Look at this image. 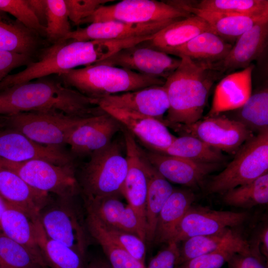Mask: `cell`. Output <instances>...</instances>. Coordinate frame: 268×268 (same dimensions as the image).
<instances>
[{"instance_id": "cell-3", "label": "cell", "mask_w": 268, "mask_h": 268, "mask_svg": "<svg viewBox=\"0 0 268 268\" xmlns=\"http://www.w3.org/2000/svg\"><path fill=\"white\" fill-rule=\"evenodd\" d=\"M120 49V43L115 40H61L45 50L37 61L30 63L21 71L6 76L0 82V92L15 85L100 62Z\"/></svg>"}, {"instance_id": "cell-39", "label": "cell", "mask_w": 268, "mask_h": 268, "mask_svg": "<svg viewBox=\"0 0 268 268\" xmlns=\"http://www.w3.org/2000/svg\"><path fill=\"white\" fill-rule=\"evenodd\" d=\"M187 1L191 6L204 10L248 15H268L267 0H201L195 4Z\"/></svg>"}, {"instance_id": "cell-50", "label": "cell", "mask_w": 268, "mask_h": 268, "mask_svg": "<svg viewBox=\"0 0 268 268\" xmlns=\"http://www.w3.org/2000/svg\"><path fill=\"white\" fill-rule=\"evenodd\" d=\"M86 268H112V267L108 262L102 260H96L86 265Z\"/></svg>"}, {"instance_id": "cell-43", "label": "cell", "mask_w": 268, "mask_h": 268, "mask_svg": "<svg viewBox=\"0 0 268 268\" xmlns=\"http://www.w3.org/2000/svg\"><path fill=\"white\" fill-rule=\"evenodd\" d=\"M0 10L12 15L28 28L45 35L46 28L34 15L26 0H0Z\"/></svg>"}, {"instance_id": "cell-54", "label": "cell", "mask_w": 268, "mask_h": 268, "mask_svg": "<svg viewBox=\"0 0 268 268\" xmlns=\"http://www.w3.org/2000/svg\"><path fill=\"white\" fill-rule=\"evenodd\" d=\"M0 268H1L0 267Z\"/></svg>"}, {"instance_id": "cell-8", "label": "cell", "mask_w": 268, "mask_h": 268, "mask_svg": "<svg viewBox=\"0 0 268 268\" xmlns=\"http://www.w3.org/2000/svg\"><path fill=\"white\" fill-rule=\"evenodd\" d=\"M1 118L6 129L17 131L36 143L61 147L85 117L57 111H33L2 115Z\"/></svg>"}, {"instance_id": "cell-16", "label": "cell", "mask_w": 268, "mask_h": 268, "mask_svg": "<svg viewBox=\"0 0 268 268\" xmlns=\"http://www.w3.org/2000/svg\"><path fill=\"white\" fill-rule=\"evenodd\" d=\"M117 119L148 150L163 153L176 138L160 121L135 112L109 106H99Z\"/></svg>"}, {"instance_id": "cell-18", "label": "cell", "mask_w": 268, "mask_h": 268, "mask_svg": "<svg viewBox=\"0 0 268 268\" xmlns=\"http://www.w3.org/2000/svg\"><path fill=\"white\" fill-rule=\"evenodd\" d=\"M98 106L106 105L131 111L164 122L169 108L163 85L148 86L134 91L110 95L96 99Z\"/></svg>"}, {"instance_id": "cell-40", "label": "cell", "mask_w": 268, "mask_h": 268, "mask_svg": "<svg viewBox=\"0 0 268 268\" xmlns=\"http://www.w3.org/2000/svg\"><path fill=\"white\" fill-rule=\"evenodd\" d=\"M250 250L249 242L243 238L216 251L189 260L175 268H220L235 253H247Z\"/></svg>"}, {"instance_id": "cell-33", "label": "cell", "mask_w": 268, "mask_h": 268, "mask_svg": "<svg viewBox=\"0 0 268 268\" xmlns=\"http://www.w3.org/2000/svg\"><path fill=\"white\" fill-rule=\"evenodd\" d=\"M244 238L240 234L227 228L217 233L189 238L179 247L177 266L203 254L212 252Z\"/></svg>"}, {"instance_id": "cell-32", "label": "cell", "mask_w": 268, "mask_h": 268, "mask_svg": "<svg viewBox=\"0 0 268 268\" xmlns=\"http://www.w3.org/2000/svg\"><path fill=\"white\" fill-rule=\"evenodd\" d=\"M37 245L47 266L51 268H86L84 258L72 249L47 236L38 217L34 221Z\"/></svg>"}, {"instance_id": "cell-21", "label": "cell", "mask_w": 268, "mask_h": 268, "mask_svg": "<svg viewBox=\"0 0 268 268\" xmlns=\"http://www.w3.org/2000/svg\"><path fill=\"white\" fill-rule=\"evenodd\" d=\"M268 19L261 21L241 35L226 57L212 65L219 74L245 68L257 59L268 45Z\"/></svg>"}, {"instance_id": "cell-31", "label": "cell", "mask_w": 268, "mask_h": 268, "mask_svg": "<svg viewBox=\"0 0 268 268\" xmlns=\"http://www.w3.org/2000/svg\"><path fill=\"white\" fill-rule=\"evenodd\" d=\"M37 218L17 207L8 204L0 219V231L43 259L35 234L34 221Z\"/></svg>"}, {"instance_id": "cell-49", "label": "cell", "mask_w": 268, "mask_h": 268, "mask_svg": "<svg viewBox=\"0 0 268 268\" xmlns=\"http://www.w3.org/2000/svg\"><path fill=\"white\" fill-rule=\"evenodd\" d=\"M258 245L261 254L267 259L268 258V227L265 225L258 232L254 240Z\"/></svg>"}, {"instance_id": "cell-42", "label": "cell", "mask_w": 268, "mask_h": 268, "mask_svg": "<svg viewBox=\"0 0 268 268\" xmlns=\"http://www.w3.org/2000/svg\"><path fill=\"white\" fill-rule=\"evenodd\" d=\"M93 215L101 230L109 239L125 250L134 259L144 264L146 255L144 241L135 234L104 225Z\"/></svg>"}, {"instance_id": "cell-24", "label": "cell", "mask_w": 268, "mask_h": 268, "mask_svg": "<svg viewBox=\"0 0 268 268\" xmlns=\"http://www.w3.org/2000/svg\"><path fill=\"white\" fill-rule=\"evenodd\" d=\"M0 196L8 204L34 218L38 217L40 210L52 199L49 194L35 189L16 173L0 165Z\"/></svg>"}, {"instance_id": "cell-23", "label": "cell", "mask_w": 268, "mask_h": 268, "mask_svg": "<svg viewBox=\"0 0 268 268\" xmlns=\"http://www.w3.org/2000/svg\"><path fill=\"white\" fill-rule=\"evenodd\" d=\"M85 211L94 215L104 225L135 234L145 242V235L132 207L120 197L84 200Z\"/></svg>"}, {"instance_id": "cell-36", "label": "cell", "mask_w": 268, "mask_h": 268, "mask_svg": "<svg viewBox=\"0 0 268 268\" xmlns=\"http://www.w3.org/2000/svg\"><path fill=\"white\" fill-rule=\"evenodd\" d=\"M86 214L89 234L100 245L112 268H146L144 264L134 259L106 236L92 214L87 211Z\"/></svg>"}, {"instance_id": "cell-14", "label": "cell", "mask_w": 268, "mask_h": 268, "mask_svg": "<svg viewBox=\"0 0 268 268\" xmlns=\"http://www.w3.org/2000/svg\"><path fill=\"white\" fill-rule=\"evenodd\" d=\"M137 44L124 48L95 64L121 67L166 80L181 63L180 58Z\"/></svg>"}, {"instance_id": "cell-15", "label": "cell", "mask_w": 268, "mask_h": 268, "mask_svg": "<svg viewBox=\"0 0 268 268\" xmlns=\"http://www.w3.org/2000/svg\"><path fill=\"white\" fill-rule=\"evenodd\" d=\"M0 159L12 162L41 159L60 165L75 163L73 157L61 147L36 143L8 129L0 131Z\"/></svg>"}, {"instance_id": "cell-2", "label": "cell", "mask_w": 268, "mask_h": 268, "mask_svg": "<svg viewBox=\"0 0 268 268\" xmlns=\"http://www.w3.org/2000/svg\"><path fill=\"white\" fill-rule=\"evenodd\" d=\"M179 58L180 65L163 85L169 103L163 123L171 129L201 120L209 90L219 74L211 65Z\"/></svg>"}, {"instance_id": "cell-5", "label": "cell", "mask_w": 268, "mask_h": 268, "mask_svg": "<svg viewBox=\"0 0 268 268\" xmlns=\"http://www.w3.org/2000/svg\"><path fill=\"white\" fill-rule=\"evenodd\" d=\"M77 179L83 200L123 196L128 163L118 140L90 155Z\"/></svg>"}, {"instance_id": "cell-53", "label": "cell", "mask_w": 268, "mask_h": 268, "mask_svg": "<svg viewBox=\"0 0 268 268\" xmlns=\"http://www.w3.org/2000/svg\"><path fill=\"white\" fill-rule=\"evenodd\" d=\"M42 268H48V267H43Z\"/></svg>"}, {"instance_id": "cell-12", "label": "cell", "mask_w": 268, "mask_h": 268, "mask_svg": "<svg viewBox=\"0 0 268 268\" xmlns=\"http://www.w3.org/2000/svg\"><path fill=\"white\" fill-rule=\"evenodd\" d=\"M124 135L128 169L124 181L123 196L136 213L145 235V205L148 174L145 162L144 150L125 128Z\"/></svg>"}, {"instance_id": "cell-41", "label": "cell", "mask_w": 268, "mask_h": 268, "mask_svg": "<svg viewBox=\"0 0 268 268\" xmlns=\"http://www.w3.org/2000/svg\"><path fill=\"white\" fill-rule=\"evenodd\" d=\"M46 35L54 43L64 39L71 31L65 0H46Z\"/></svg>"}, {"instance_id": "cell-1", "label": "cell", "mask_w": 268, "mask_h": 268, "mask_svg": "<svg viewBox=\"0 0 268 268\" xmlns=\"http://www.w3.org/2000/svg\"><path fill=\"white\" fill-rule=\"evenodd\" d=\"M8 114L33 111H57L74 117L103 113L96 99L85 96L48 76L15 85L0 92Z\"/></svg>"}, {"instance_id": "cell-4", "label": "cell", "mask_w": 268, "mask_h": 268, "mask_svg": "<svg viewBox=\"0 0 268 268\" xmlns=\"http://www.w3.org/2000/svg\"><path fill=\"white\" fill-rule=\"evenodd\" d=\"M63 84L89 98L132 91L156 85H164L165 80L127 69L93 64L58 74Z\"/></svg>"}, {"instance_id": "cell-6", "label": "cell", "mask_w": 268, "mask_h": 268, "mask_svg": "<svg viewBox=\"0 0 268 268\" xmlns=\"http://www.w3.org/2000/svg\"><path fill=\"white\" fill-rule=\"evenodd\" d=\"M268 173V129L247 140L233 159L206 185L208 194H222Z\"/></svg>"}, {"instance_id": "cell-51", "label": "cell", "mask_w": 268, "mask_h": 268, "mask_svg": "<svg viewBox=\"0 0 268 268\" xmlns=\"http://www.w3.org/2000/svg\"><path fill=\"white\" fill-rule=\"evenodd\" d=\"M0 114L7 115L8 111L3 99L0 96Z\"/></svg>"}, {"instance_id": "cell-47", "label": "cell", "mask_w": 268, "mask_h": 268, "mask_svg": "<svg viewBox=\"0 0 268 268\" xmlns=\"http://www.w3.org/2000/svg\"><path fill=\"white\" fill-rule=\"evenodd\" d=\"M32 62L28 55L0 50V82L13 69Z\"/></svg>"}, {"instance_id": "cell-37", "label": "cell", "mask_w": 268, "mask_h": 268, "mask_svg": "<svg viewBox=\"0 0 268 268\" xmlns=\"http://www.w3.org/2000/svg\"><path fill=\"white\" fill-rule=\"evenodd\" d=\"M45 267L47 266L42 258L0 231L1 268H42Z\"/></svg>"}, {"instance_id": "cell-27", "label": "cell", "mask_w": 268, "mask_h": 268, "mask_svg": "<svg viewBox=\"0 0 268 268\" xmlns=\"http://www.w3.org/2000/svg\"><path fill=\"white\" fill-rule=\"evenodd\" d=\"M195 200V194L191 191L174 189L158 216L153 242H172L180 222Z\"/></svg>"}, {"instance_id": "cell-38", "label": "cell", "mask_w": 268, "mask_h": 268, "mask_svg": "<svg viewBox=\"0 0 268 268\" xmlns=\"http://www.w3.org/2000/svg\"><path fill=\"white\" fill-rule=\"evenodd\" d=\"M239 109L236 119L252 132L268 129V90L267 87L251 96Z\"/></svg>"}, {"instance_id": "cell-17", "label": "cell", "mask_w": 268, "mask_h": 268, "mask_svg": "<svg viewBox=\"0 0 268 268\" xmlns=\"http://www.w3.org/2000/svg\"><path fill=\"white\" fill-rule=\"evenodd\" d=\"M122 127L117 119L104 111L85 117L71 131L67 144L76 155H90L108 145L114 135L122 131Z\"/></svg>"}, {"instance_id": "cell-35", "label": "cell", "mask_w": 268, "mask_h": 268, "mask_svg": "<svg viewBox=\"0 0 268 268\" xmlns=\"http://www.w3.org/2000/svg\"><path fill=\"white\" fill-rule=\"evenodd\" d=\"M226 205L245 209L268 203V173L221 194Z\"/></svg>"}, {"instance_id": "cell-20", "label": "cell", "mask_w": 268, "mask_h": 268, "mask_svg": "<svg viewBox=\"0 0 268 268\" xmlns=\"http://www.w3.org/2000/svg\"><path fill=\"white\" fill-rule=\"evenodd\" d=\"M144 151L150 163L167 181L190 188L201 185L206 176L220 165L197 162L150 150Z\"/></svg>"}, {"instance_id": "cell-22", "label": "cell", "mask_w": 268, "mask_h": 268, "mask_svg": "<svg viewBox=\"0 0 268 268\" xmlns=\"http://www.w3.org/2000/svg\"><path fill=\"white\" fill-rule=\"evenodd\" d=\"M166 2L203 19L215 34L230 44L236 42L241 35L257 23L268 19V15L235 14L202 10L191 6L187 0H167Z\"/></svg>"}, {"instance_id": "cell-29", "label": "cell", "mask_w": 268, "mask_h": 268, "mask_svg": "<svg viewBox=\"0 0 268 268\" xmlns=\"http://www.w3.org/2000/svg\"><path fill=\"white\" fill-rule=\"evenodd\" d=\"M40 35L0 10V50L32 57L40 45Z\"/></svg>"}, {"instance_id": "cell-19", "label": "cell", "mask_w": 268, "mask_h": 268, "mask_svg": "<svg viewBox=\"0 0 268 268\" xmlns=\"http://www.w3.org/2000/svg\"><path fill=\"white\" fill-rule=\"evenodd\" d=\"M179 20L172 19L146 23H132L116 20L92 23L86 27L78 28L71 31L62 40L79 41L122 40L151 36Z\"/></svg>"}, {"instance_id": "cell-26", "label": "cell", "mask_w": 268, "mask_h": 268, "mask_svg": "<svg viewBox=\"0 0 268 268\" xmlns=\"http://www.w3.org/2000/svg\"><path fill=\"white\" fill-rule=\"evenodd\" d=\"M205 32L214 33L203 19L192 14L171 23L150 39L137 45L164 53L169 49L184 44L197 35Z\"/></svg>"}, {"instance_id": "cell-7", "label": "cell", "mask_w": 268, "mask_h": 268, "mask_svg": "<svg viewBox=\"0 0 268 268\" xmlns=\"http://www.w3.org/2000/svg\"><path fill=\"white\" fill-rule=\"evenodd\" d=\"M73 198H52L38 218L47 236L72 249L85 258L89 244L85 218Z\"/></svg>"}, {"instance_id": "cell-44", "label": "cell", "mask_w": 268, "mask_h": 268, "mask_svg": "<svg viewBox=\"0 0 268 268\" xmlns=\"http://www.w3.org/2000/svg\"><path fill=\"white\" fill-rule=\"evenodd\" d=\"M114 0H65L69 19L79 25L99 7Z\"/></svg>"}, {"instance_id": "cell-10", "label": "cell", "mask_w": 268, "mask_h": 268, "mask_svg": "<svg viewBox=\"0 0 268 268\" xmlns=\"http://www.w3.org/2000/svg\"><path fill=\"white\" fill-rule=\"evenodd\" d=\"M192 14L166 1L155 0H123L99 7L83 23L110 20L132 23H146L186 18Z\"/></svg>"}, {"instance_id": "cell-25", "label": "cell", "mask_w": 268, "mask_h": 268, "mask_svg": "<svg viewBox=\"0 0 268 268\" xmlns=\"http://www.w3.org/2000/svg\"><path fill=\"white\" fill-rule=\"evenodd\" d=\"M254 65L231 73L215 87L211 107L207 117L241 107L252 94V76Z\"/></svg>"}, {"instance_id": "cell-30", "label": "cell", "mask_w": 268, "mask_h": 268, "mask_svg": "<svg viewBox=\"0 0 268 268\" xmlns=\"http://www.w3.org/2000/svg\"><path fill=\"white\" fill-rule=\"evenodd\" d=\"M145 162L148 174V185L145 205V241H153L159 213L174 188L150 163L145 151Z\"/></svg>"}, {"instance_id": "cell-45", "label": "cell", "mask_w": 268, "mask_h": 268, "mask_svg": "<svg viewBox=\"0 0 268 268\" xmlns=\"http://www.w3.org/2000/svg\"><path fill=\"white\" fill-rule=\"evenodd\" d=\"M247 253H237L227 262L228 268H268L267 259L261 253L258 246L249 244Z\"/></svg>"}, {"instance_id": "cell-13", "label": "cell", "mask_w": 268, "mask_h": 268, "mask_svg": "<svg viewBox=\"0 0 268 268\" xmlns=\"http://www.w3.org/2000/svg\"><path fill=\"white\" fill-rule=\"evenodd\" d=\"M249 217L247 211L216 210L192 205L180 222L172 242L179 243L192 237L212 234L238 226Z\"/></svg>"}, {"instance_id": "cell-48", "label": "cell", "mask_w": 268, "mask_h": 268, "mask_svg": "<svg viewBox=\"0 0 268 268\" xmlns=\"http://www.w3.org/2000/svg\"><path fill=\"white\" fill-rule=\"evenodd\" d=\"M40 23L46 28L47 4L46 0H26Z\"/></svg>"}, {"instance_id": "cell-28", "label": "cell", "mask_w": 268, "mask_h": 268, "mask_svg": "<svg viewBox=\"0 0 268 268\" xmlns=\"http://www.w3.org/2000/svg\"><path fill=\"white\" fill-rule=\"evenodd\" d=\"M232 45L211 32L201 33L180 46L164 53L178 57L185 56L193 61L212 66L223 60Z\"/></svg>"}, {"instance_id": "cell-52", "label": "cell", "mask_w": 268, "mask_h": 268, "mask_svg": "<svg viewBox=\"0 0 268 268\" xmlns=\"http://www.w3.org/2000/svg\"><path fill=\"white\" fill-rule=\"evenodd\" d=\"M8 204L0 196V219L2 213L7 207Z\"/></svg>"}, {"instance_id": "cell-34", "label": "cell", "mask_w": 268, "mask_h": 268, "mask_svg": "<svg viewBox=\"0 0 268 268\" xmlns=\"http://www.w3.org/2000/svg\"><path fill=\"white\" fill-rule=\"evenodd\" d=\"M163 154L203 163L221 164L225 158L220 150L188 135L176 137Z\"/></svg>"}, {"instance_id": "cell-46", "label": "cell", "mask_w": 268, "mask_h": 268, "mask_svg": "<svg viewBox=\"0 0 268 268\" xmlns=\"http://www.w3.org/2000/svg\"><path fill=\"white\" fill-rule=\"evenodd\" d=\"M179 243L171 242L159 251L146 268H175L179 257Z\"/></svg>"}, {"instance_id": "cell-9", "label": "cell", "mask_w": 268, "mask_h": 268, "mask_svg": "<svg viewBox=\"0 0 268 268\" xmlns=\"http://www.w3.org/2000/svg\"><path fill=\"white\" fill-rule=\"evenodd\" d=\"M0 165L16 173L35 189L57 197L73 198L80 193L75 163L60 165L41 159L22 162L0 159Z\"/></svg>"}, {"instance_id": "cell-11", "label": "cell", "mask_w": 268, "mask_h": 268, "mask_svg": "<svg viewBox=\"0 0 268 268\" xmlns=\"http://www.w3.org/2000/svg\"><path fill=\"white\" fill-rule=\"evenodd\" d=\"M181 135L196 137L208 145L230 153H235L254 135L240 122L224 116L207 117L188 125L172 128Z\"/></svg>"}]
</instances>
